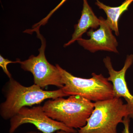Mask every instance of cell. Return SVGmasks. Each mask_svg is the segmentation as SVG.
Listing matches in <instances>:
<instances>
[{
  "mask_svg": "<svg viewBox=\"0 0 133 133\" xmlns=\"http://www.w3.org/2000/svg\"><path fill=\"white\" fill-rule=\"evenodd\" d=\"M4 92L6 100L0 105V115L4 120L10 119L22 108L38 104L45 100L66 96L62 88L45 91L35 84L25 87L12 77L7 83Z\"/></svg>",
  "mask_w": 133,
  "mask_h": 133,
  "instance_id": "6da1fadb",
  "label": "cell"
},
{
  "mask_svg": "<svg viewBox=\"0 0 133 133\" xmlns=\"http://www.w3.org/2000/svg\"><path fill=\"white\" fill-rule=\"evenodd\" d=\"M63 97L48 100L42 106L44 111L51 119L69 128L83 127L94 109V102L78 95Z\"/></svg>",
  "mask_w": 133,
  "mask_h": 133,
  "instance_id": "7a4b0ae2",
  "label": "cell"
},
{
  "mask_svg": "<svg viewBox=\"0 0 133 133\" xmlns=\"http://www.w3.org/2000/svg\"><path fill=\"white\" fill-rule=\"evenodd\" d=\"M62 76L64 86L62 88L66 96L78 95L96 102L114 98L112 84L102 74H92L90 78L78 77L56 65Z\"/></svg>",
  "mask_w": 133,
  "mask_h": 133,
  "instance_id": "3957f363",
  "label": "cell"
},
{
  "mask_svg": "<svg viewBox=\"0 0 133 133\" xmlns=\"http://www.w3.org/2000/svg\"><path fill=\"white\" fill-rule=\"evenodd\" d=\"M128 116L127 104L121 98L94 102V108L85 125L77 133H118L117 126Z\"/></svg>",
  "mask_w": 133,
  "mask_h": 133,
  "instance_id": "277c9868",
  "label": "cell"
},
{
  "mask_svg": "<svg viewBox=\"0 0 133 133\" xmlns=\"http://www.w3.org/2000/svg\"><path fill=\"white\" fill-rule=\"evenodd\" d=\"M37 36L41 39L42 45L38 49V56L31 55L28 59L24 61L17 59L21 67L25 71L30 72L33 74L34 84L42 88L49 85H54L59 88L64 84L59 69L48 62L45 55L46 41L40 33L39 29L36 30Z\"/></svg>",
  "mask_w": 133,
  "mask_h": 133,
  "instance_id": "5b68a950",
  "label": "cell"
},
{
  "mask_svg": "<svg viewBox=\"0 0 133 133\" xmlns=\"http://www.w3.org/2000/svg\"><path fill=\"white\" fill-rule=\"evenodd\" d=\"M27 124H33L42 133H53L60 130L77 133L75 129L69 128L48 116L41 106L31 108L27 107L22 108L10 119L9 133H14L20 126Z\"/></svg>",
  "mask_w": 133,
  "mask_h": 133,
  "instance_id": "8992f818",
  "label": "cell"
},
{
  "mask_svg": "<svg viewBox=\"0 0 133 133\" xmlns=\"http://www.w3.org/2000/svg\"><path fill=\"white\" fill-rule=\"evenodd\" d=\"M99 19V28L95 31L93 29L90 30L87 33L90 38H79L77 41L78 43L84 49L92 52L105 51L118 53L117 49L118 42L113 35L112 30L106 20L102 17Z\"/></svg>",
  "mask_w": 133,
  "mask_h": 133,
  "instance_id": "52a82bcc",
  "label": "cell"
},
{
  "mask_svg": "<svg viewBox=\"0 0 133 133\" xmlns=\"http://www.w3.org/2000/svg\"><path fill=\"white\" fill-rule=\"evenodd\" d=\"M103 62L109 74L108 79L111 82L113 85L114 97L124 98L127 101L129 109L133 112V95L129 90L125 79L126 72L133 63V55L127 56L124 66L118 71L114 69L109 57L105 58Z\"/></svg>",
  "mask_w": 133,
  "mask_h": 133,
  "instance_id": "ba28073f",
  "label": "cell"
},
{
  "mask_svg": "<svg viewBox=\"0 0 133 133\" xmlns=\"http://www.w3.org/2000/svg\"><path fill=\"white\" fill-rule=\"evenodd\" d=\"M100 19L98 18L93 12L88 4L87 0H83V8L81 15L78 24L74 26L75 30L72 34L71 39L65 44L64 47L69 46L82 38L83 34L88 29H96L99 26Z\"/></svg>",
  "mask_w": 133,
  "mask_h": 133,
  "instance_id": "9c48e42d",
  "label": "cell"
},
{
  "mask_svg": "<svg viewBox=\"0 0 133 133\" xmlns=\"http://www.w3.org/2000/svg\"><path fill=\"white\" fill-rule=\"evenodd\" d=\"M132 2L133 0H125L120 6L112 7L105 5L98 0H96L95 4L100 9L103 10L106 14V20L108 23L112 30L114 31L116 36H118L119 34L118 29L119 19L122 15L128 10L129 6Z\"/></svg>",
  "mask_w": 133,
  "mask_h": 133,
  "instance_id": "30bf717a",
  "label": "cell"
},
{
  "mask_svg": "<svg viewBox=\"0 0 133 133\" xmlns=\"http://www.w3.org/2000/svg\"><path fill=\"white\" fill-rule=\"evenodd\" d=\"M66 1H67V0H62V1L59 3V4L54 9H52L50 13L48 14V15L47 16L45 17H44L42 20H41V21L39 22L38 23H36V24L34 25V26H33V27H34V28H40V27H41V26H42V25H44L46 24V23H47V22H48V20L50 19V17L53 14L57 9H58Z\"/></svg>",
  "mask_w": 133,
  "mask_h": 133,
  "instance_id": "8fae6325",
  "label": "cell"
},
{
  "mask_svg": "<svg viewBox=\"0 0 133 133\" xmlns=\"http://www.w3.org/2000/svg\"><path fill=\"white\" fill-rule=\"evenodd\" d=\"M13 63H18L17 59L16 61L13 62L9 60V59L4 58L1 55H0V66L2 68L3 72H5V74L7 75L9 78H11L12 77L11 74L8 70L7 66L9 64Z\"/></svg>",
  "mask_w": 133,
  "mask_h": 133,
  "instance_id": "7c38bea8",
  "label": "cell"
},
{
  "mask_svg": "<svg viewBox=\"0 0 133 133\" xmlns=\"http://www.w3.org/2000/svg\"><path fill=\"white\" fill-rule=\"evenodd\" d=\"M130 118L128 116L124 117L122 122L124 125V129L122 131V133H131L129 130Z\"/></svg>",
  "mask_w": 133,
  "mask_h": 133,
  "instance_id": "4fadbf2b",
  "label": "cell"
},
{
  "mask_svg": "<svg viewBox=\"0 0 133 133\" xmlns=\"http://www.w3.org/2000/svg\"><path fill=\"white\" fill-rule=\"evenodd\" d=\"M38 133H42V132H38ZM56 133H70L68 132H66L64 131H62V130H60V131H57L56 132Z\"/></svg>",
  "mask_w": 133,
  "mask_h": 133,
  "instance_id": "5bb4252c",
  "label": "cell"
},
{
  "mask_svg": "<svg viewBox=\"0 0 133 133\" xmlns=\"http://www.w3.org/2000/svg\"><path fill=\"white\" fill-rule=\"evenodd\" d=\"M22 133H38L37 132H36V131H29V132H26Z\"/></svg>",
  "mask_w": 133,
  "mask_h": 133,
  "instance_id": "9a60e30c",
  "label": "cell"
}]
</instances>
